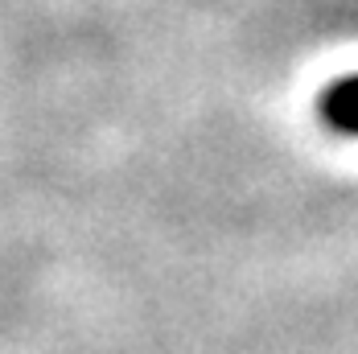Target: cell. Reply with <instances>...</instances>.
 <instances>
[{
	"instance_id": "obj_1",
	"label": "cell",
	"mask_w": 358,
	"mask_h": 354,
	"mask_svg": "<svg viewBox=\"0 0 358 354\" xmlns=\"http://www.w3.org/2000/svg\"><path fill=\"white\" fill-rule=\"evenodd\" d=\"M325 111H329V120H334L338 128H346V132H358V78L342 83V87L329 95Z\"/></svg>"
}]
</instances>
